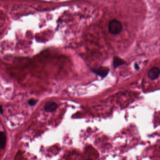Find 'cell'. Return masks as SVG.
I'll use <instances>...</instances> for the list:
<instances>
[{
  "mask_svg": "<svg viewBox=\"0 0 160 160\" xmlns=\"http://www.w3.org/2000/svg\"><path fill=\"white\" fill-rule=\"evenodd\" d=\"M122 28L123 26L121 23L117 20H111L108 25L109 32L114 35H117L120 33L122 30Z\"/></svg>",
  "mask_w": 160,
  "mask_h": 160,
  "instance_id": "6da1fadb",
  "label": "cell"
},
{
  "mask_svg": "<svg viewBox=\"0 0 160 160\" xmlns=\"http://www.w3.org/2000/svg\"><path fill=\"white\" fill-rule=\"evenodd\" d=\"M160 75V69L158 67H153L150 69L148 72V77L151 80L157 79Z\"/></svg>",
  "mask_w": 160,
  "mask_h": 160,
  "instance_id": "7a4b0ae2",
  "label": "cell"
},
{
  "mask_svg": "<svg viewBox=\"0 0 160 160\" xmlns=\"http://www.w3.org/2000/svg\"><path fill=\"white\" fill-rule=\"evenodd\" d=\"M92 71L94 72L95 74L98 75L99 76H100L101 77L103 78L108 75V73L109 72V69L105 67H101L98 69H93Z\"/></svg>",
  "mask_w": 160,
  "mask_h": 160,
  "instance_id": "3957f363",
  "label": "cell"
},
{
  "mask_svg": "<svg viewBox=\"0 0 160 160\" xmlns=\"http://www.w3.org/2000/svg\"><path fill=\"white\" fill-rule=\"evenodd\" d=\"M57 104L55 102H47L45 106V110L48 112H53L57 109Z\"/></svg>",
  "mask_w": 160,
  "mask_h": 160,
  "instance_id": "277c9868",
  "label": "cell"
},
{
  "mask_svg": "<svg viewBox=\"0 0 160 160\" xmlns=\"http://www.w3.org/2000/svg\"><path fill=\"white\" fill-rule=\"evenodd\" d=\"M125 64H126V62L121 58L117 56L114 57L113 64L114 67L115 68H116L120 66L124 65Z\"/></svg>",
  "mask_w": 160,
  "mask_h": 160,
  "instance_id": "5b68a950",
  "label": "cell"
},
{
  "mask_svg": "<svg viewBox=\"0 0 160 160\" xmlns=\"http://www.w3.org/2000/svg\"><path fill=\"white\" fill-rule=\"evenodd\" d=\"M6 144V136L3 132H0V149H4Z\"/></svg>",
  "mask_w": 160,
  "mask_h": 160,
  "instance_id": "8992f818",
  "label": "cell"
},
{
  "mask_svg": "<svg viewBox=\"0 0 160 160\" xmlns=\"http://www.w3.org/2000/svg\"><path fill=\"white\" fill-rule=\"evenodd\" d=\"M37 102V101L34 100V99H30V100L29 101L28 103H29V104L31 105V106H33V105H34L36 104V102Z\"/></svg>",
  "mask_w": 160,
  "mask_h": 160,
  "instance_id": "52a82bcc",
  "label": "cell"
},
{
  "mask_svg": "<svg viewBox=\"0 0 160 160\" xmlns=\"http://www.w3.org/2000/svg\"><path fill=\"white\" fill-rule=\"evenodd\" d=\"M0 112H1V113H3V108H2V106L1 105H0Z\"/></svg>",
  "mask_w": 160,
  "mask_h": 160,
  "instance_id": "ba28073f",
  "label": "cell"
},
{
  "mask_svg": "<svg viewBox=\"0 0 160 160\" xmlns=\"http://www.w3.org/2000/svg\"><path fill=\"white\" fill-rule=\"evenodd\" d=\"M135 68L136 69H138L139 68H138V65H137V64H136L135 65Z\"/></svg>",
  "mask_w": 160,
  "mask_h": 160,
  "instance_id": "9c48e42d",
  "label": "cell"
}]
</instances>
